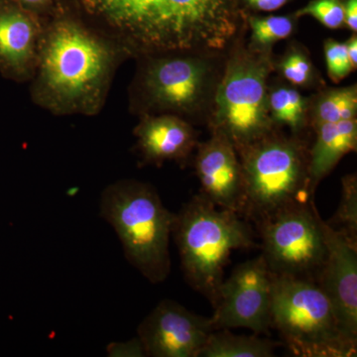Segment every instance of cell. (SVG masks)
<instances>
[{
  "label": "cell",
  "mask_w": 357,
  "mask_h": 357,
  "mask_svg": "<svg viewBox=\"0 0 357 357\" xmlns=\"http://www.w3.org/2000/svg\"><path fill=\"white\" fill-rule=\"evenodd\" d=\"M296 18L312 16L328 29L344 27V8L342 0H312L294 14Z\"/></svg>",
  "instance_id": "obj_23"
},
{
  "label": "cell",
  "mask_w": 357,
  "mask_h": 357,
  "mask_svg": "<svg viewBox=\"0 0 357 357\" xmlns=\"http://www.w3.org/2000/svg\"><path fill=\"white\" fill-rule=\"evenodd\" d=\"M100 210L119 237L128 262L152 284L165 281L171 272L174 213L156 190L139 181H119L103 191Z\"/></svg>",
  "instance_id": "obj_4"
},
{
  "label": "cell",
  "mask_w": 357,
  "mask_h": 357,
  "mask_svg": "<svg viewBox=\"0 0 357 357\" xmlns=\"http://www.w3.org/2000/svg\"><path fill=\"white\" fill-rule=\"evenodd\" d=\"M325 57L328 77L333 83H340L354 70L344 43L333 39L326 40Z\"/></svg>",
  "instance_id": "obj_24"
},
{
  "label": "cell",
  "mask_w": 357,
  "mask_h": 357,
  "mask_svg": "<svg viewBox=\"0 0 357 357\" xmlns=\"http://www.w3.org/2000/svg\"><path fill=\"white\" fill-rule=\"evenodd\" d=\"M211 54L181 52L151 59L140 79L141 93L148 107L180 117L211 110L222 76L211 60Z\"/></svg>",
  "instance_id": "obj_9"
},
{
  "label": "cell",
  "mask_w": 357,
  "mask_h": 357,
  "mask_svg": "<svg viewBox=\"0 0 357 357\" xmlns=\"http://www.w3.org/2000/svg\"><path fill=\"white\" fill-rule=\"evenodd\" d=\"M274 70L271 53L241 46L232 51L215 89L211 131L227 136L236 150L274 130L268 107V79Z\"/></svg>",
  "instance_id": "obj_7"
},
{
  "label": "cell",
  "mask_w": 357,
  "mask_h": 357,
  "mask_svg": "<svg viewBox=\"0 0 357 357\" xmlns=\"http://www.w3.org/2000/svg\"><path fill=\"white\" fill-rule=\"evenodd\" d=\"M272 283L273 275L261 255L237 265L218 290L211 317L213 330L243 328L256 335L269 333Z\"/></svg>",
  "instance_id": "obj_10"
},
{
  "label": "cell",
  "mask_w": 357,
  "mask_h": 357,
  "mask_svg": "<svg viewBox=\"0 0 357 357\" xmlns=\"http://www.w3.org/2000/svg\"><path fill=\"white\" fill-rule=\"evenodd\" d=\"M279 74L296 88H311L318 84V73L309 54L299 45H291L276 64Z\"/></svg>",
  "instance_id": "obj_22"
},
{
  "label": "cell",
  "mask_w": 357,
  "mask_h": 357,
  "mask_svg": "<svg viewBox=\"0 0 357 357\" xmlns=\"http://www.w3.org/2000/svg\"><path fill=\"white\" fill-rule=\"evenodd\" d=\"M312 98H310L309 105V126L312 128L324 123L356 119V84L324 89Z\"/></svg>",
  "instance_id": "obj_19"
},
{
  "label": "cell",
  "mask_w": 357,
  "mask_h": 357,
  "mask_svg": "<svg viewBox=\"0 0 357 357\" xmlns=\"http://www.w3.org/2000/svg\"><path fill=\"white\" fill-rule=\"evenodd\" d=\"M344 1L345 26L356 34L357 31V0Z\"/></svg>",
  "instance_id": "obj_27"
},
{
  "label": "cell",
  "mask_w": 357,
  "mask_h": 357,
  "mask_svg": "<svg viewBox=\"0 0 357 357\" xmlns=\"http://www.w3.org/2000/svg\"><path fill=\"white\" fill-rule=\"evenodd\" d=\"M172 236L185 281L213 307L232 251L260 248L248 220L218 208L199 194L174 213Z\"/></svg>",
  "instance_id": "obj_3"
},
{
  "label": "cell",
  "mask_w": 357,
  "mask_h": 357,
  "mask_svg": "<svg viewBox=\"0 0 357 357\" xmlns=\"http://www.w3.org/2000/svg\"><path fill=\"white\" fill-rule=\"evenodd\" d=\"M271 328L296 356H356V340L342 332L330 301L314 281L273 275Z\"/></svg>",
  "instance_id": "obj_6"
},
{
  "label": "cell",
  "mask_w": 357,
  "mask_h": 357,
  "mask_svg": "<svg viewBox=\"0 0 357 357\" xmlns=\"http://www.w3.org/2000/svg\"><path fill=\"white\" fill-rule=\"evenodd\" d=\"M107 356L110 357H143L145 354L143 345L138 337L128 342H112L107 347Z\"/></svg>",
  "instance_id": "obj_25"
},
{
  "label": "cell",
  "mask_w": 357,
  "mask_h": 357,
  "mask_svg": "<svg viewBox=\"0 0 357 357\" xmlns=\"http://www.w3.org/2000/svg\"><path fill=\"white\" fill-rule=\"evenodd\" d=\"M310 98L301 95L292 84L269 86L268 107L275 128L287 126L299 136L309 126Z\"/></svg>",
  "instance_id": "obj_17"
},
{
  "label": "cell",
  "mask_w": 357,
  "mask_h": 357,
  "mask_svg": "<svg viewBox=\"0 0 357 357\" xmlns=\"http://www.w3.org/2000/svg\"><path fill=\"white\" fill-rule=\"evenodd\" d=\"M18 2L24 7V8H40V7L46 6L51 0H17Z\"/></svg>",
  "instance_id": "obj_29"
},
{
  "label": "cell",
  "mask_w": 357,
  "mask_h": 357,
  "mask_svg": "<svg viewBox=\"0 0 357 357\" xmlns=\"http://www.w3.org/2000/svg\"><path fill=\"white\" fill-rule=\"evenodd\" d=\"M137 146L147 163L184 161L198 145V134L178 115H146L134 129Z\"/></svg>",
  "instance_id": "obj_14"
},
{
  "label": "cell",
  "mask_w": 357,
  "mask_h": 357,
  "mask_svg": "<svg viewBox=\"0 0 357 357\" xmlns=\"http://www.w3.org/2000/svg\"><path fill=\"white\" fill-rule=\"evenodd\" d=\"M213 331L211 318L165 299L143 319L137 335L146 356L199 357Z\"/></svg>",
  "instance_id": "obj_11"
},
{
  "label": "cell",
  "mask_w": 357,
  "mask_h": 357,
  "mask_svg": "<svg viewBox=\"0 0 357 357\" xmlns=\"http://www.w3.org/2000/svg\"><path fill=\"white\" fill-rule=\"evenodd\" d=\"M295 16H248L251 36L249 48L261 53H271L277 42L288 38L295 27Z\"/></svg>",
  "instance_id": "obj_20"
},
{
  "label": "cell",
  "mask_w": 357,
  "mask_h": 357,
  "mask_svg": "<svg viewBox=\"0 0 357 357\" xmlns=\"http://www.w3.org/2000/svg\"><path fill=\"white\" fill-rule=\"evenodd\" d=\"M317 137L309 149L310 191L314 197L317 187L342 157L356 151L357 121L356 119L324 123L314 128Z\"/></svg>",
  "instance_id": "obj_16"
},
{
  "label": "cell",
  "mask_w": 357,
  "mask_h": 357,
  "mask_svg": "<svg viewBox=\"0 0 357 357\" xmlns=\"http://www.w3.org/2000/svg\"><path fill=\"white\" fill-rule=\"evenodd\" d=\"M342 198L335 215L326 222L357 245V178L356 174L344 176L342 180Z\"/></svg>",
  "instance_id": "obj_21"
},
{
  "label": "cell",
  "mask_w": 357,
  "mask_h": 357,
  "mask_svg": "<svg viewBox=\"0 0 357 357\" xmlns=\"http://www.w3.org/2000/svg\"><path fill=\"white\" fill-rule=\"evenodd\" d=\"M321 220L312 199L255 223L261 255L272 274L316 282L326 255Z\"/></svg>",
  "instance_id": "obj_8"
},
{
  "label": "cell",
  "mask_w": 357,
  "mask_h": 357,
  "mask_svg": "<svg viewBox=\"0 0 357 357\" xmlns=\"http://www.w3.org/2000/svg\"><path fill=\"white\" fill-rule=\"evenodd\" d=\"M199 195L218 208L243 215L245 190L243 168L231 141L218 131L197 145L195 158ZM243 217V215H241Z\"/></svg>",
  "instance_id": "obj_13"
},
{
  "label": "cell",
  "mask_w": 357,
  "mask_h": 357,
  "mask_svg": "<svg viewBox=\"0 0 357 357\" xmlns=\"http://www.w3.org/2000/svg\"><path fill=\"white\" fill-rule=\"evenodd\" d=\"M347 46V54H349V60H351L352 68L354 70L357 67V37L356 34L352 35L351 38L345 42Z\"/></svg>",
  "instance_id": "obj_28"
},
{
  "label": "cell",
  "mask_w": 357,
  "mask_h": 357,
  "mask_svg": "<svg viewBox=\"0 0 357 357\" xmlns=\"http://www.w3.org/2000/svg\"><path fill=\"white\" fill-rule=\"evenodd\" d=\"M309 149L300 136L276 128L236 150L243 168V217L255 223L292 204L314 199L310 191Z\"/></svg>",
  "instance_id": "obj_5"
},
{
  "label": "cell",
  "mask_w": 357,
  "mask_h": 357,
  "mask_svg": "<svg viewBox=\"0 0 357 357\" xmlns=\"http://www.w3.org/2000/svg\"><path fill=\"white\" fill-rule=\"evenodd\" d=\"M326 246L316 283L326 296L342 332L357 342V245L321 220Z\"/></svg>",
  "instance_id": "obj_12"
},
{
  "label": "cell",
  "mask_w": 357,
  "mask_h": 357,
  "mask_svg": "<svg viewBox=\"0 0 357 357\" xmlns=\"http://www.w3.org/2000/svg\"><path fill=\"white\" fill-rule=\"evenodd\" d=\"M129 44L150 53L225 50L238 32L241 0H84Z\"/></svg>",
  "instance_id": "obj_1"
},
{
  "label": "cell",
  "mask_w": 357,
  "mask_h": 357,
  "mask_svg": "<svg viewBox=\"0 0 357 357\" xmlns=\"http://www.w3.org/2000/svg\"><path fill=\"white\" fill-rule=\"evenodd\" d=\"M117 58L110 42L72 18H60L40 39L35 98L60 114H96Z\"/></svg>",
  "instance_id": "obj_2"
},
{
  "label": "cell",
  "mask_w": 357,
  "mask_h": 357,
  "mask_svg": "<svg viewBox=\"0 0 357 357\" xmlns=\"http://www.w3.org/2000/svg\"><path fill=\"white\" fill-rule=\"evenodd\" d=\"M41 32L38 22L26 8L0 7V61L16 74L36 65Z\"/></svg>",
  "instance_id": "obj_15"
},
{
  "label": "cell",
  "mask_w": 357,
  "mask_h": 357,
  "mask_svg": "<svg viewBox=\"0 0 357 357\" xmlns=\"http://www.w3.org/2000/svg\"><path fill=\"white\" fill-rule=\"evenodd\" d=\"M282 342L257 335H234L230 330L213 331L199 357H272Z\"/></svg>",
  "instance_id": "obj_18"
},
{
  "label": "cell",
  "mask_w": 357,
  "mask_h": 357,
  "mask_svg": "<svg viewBox=\"0 0 357 357\" xmlns=\"http://www.w3.org/2000/svg\"><path fill=\"white\" fill-rule=\"evenodd\" d=\"M243 1L252 10L272 13L282 8L291 0H243Z\"/></svg>",
  "instance_id": "obj_26"
}]
</instances>
